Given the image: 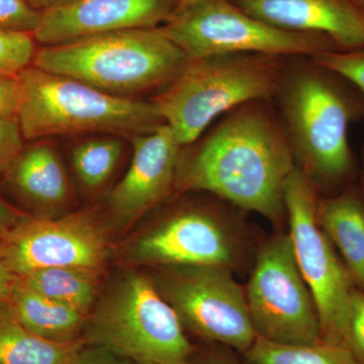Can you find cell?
I'll use <instances>...</instances> for the list:
<instances>
[{"label": "cell", "instance_id": "cell-4", "mask_svg": "<svg viewBox=\"0 0 364 364\" xmlns=\"http://www.w3.org/2000/svg\"><path fill=\"white\" fill-rule=\"evenodd\" d=\"M284 58L230 53L188 59L181 74L151 102L184 147L235 107L252 100H273Z\"/></svg>", "mask_w": 364, "mask_h": 364}, {"label": "cell", "instance_id": "cell-18", "mask_svg": "<svg viewBox=\"0 0 364 364\" xmlns=\"http://www.w3.org/2000/svg\"><path fill=\"white\" fill-rule=\"evenodd\" d=\"M83 346L38 336L18 320L6 299L0 301V364H73Z\"/></svg>", "mask_w": 364, "mask_h": 364}, {"label": "cell", "instance_id": "cell-11", "mask_svg": "<svg viewBox=\"0 0 364 364\" xmlns=\"http://www.w3.org/2000/svg\"><path fill=\"white\" fill-rule=\"evenodd\" d=\"M152 279L184 330L244 353L256 339L245 289L230 268L167 267Z\"/></svg>", "mask_w": 364, "mask_h": 364}, {"label": "cell", "instance_id": "cell-36", "mask_svg": "<svg viewBox=\"0 0 364 364\" xmlns=\"http://www.w3.org/2000/svg\"><path fill=\"white\" fill-rule=\"evenodd\" d=\"M360 2H361V4H363V6H364V0H360Z\"/></svg>", "mask_w": 364, "mask_h": 364}, {"label": "cell", "instance_id": "cell-6", "mask_svg": "<svg viewBox=\"0 0 364 364\" xmlns=\"http://www.w3.org/2000/svg\"><path fill=\"white\" fill-rule=\"evenodd\" d=\"M82 341L138 364H191L193 346L149 277L129 274L86 321Z\"/></svg>", "mask_w": 364, "mask_h": 364}, {"label": "cell", "instance_id": "cell-24", "mask_svg": "<svg viewBox=\"0 0 364 364\" xmlns=\"http://www.w3.org/2000/svg\"><path fill=\"white\" fill-rule=\"evenodd\" d=\"M317 63L344 76L364 98V49L356 51H330L312 57Z\"/></svg>", "mask_w": 364, "mask_h": 364}, {"label": "cell", "instance_id": "cell-28", "mask_svg": "<svg viewBox=\"0 0 364 364\" xmlns=\"http://www.w3.org/2000/svg\"><path fill=\"white\" fill-rule=\"evenodd\" d=\"M21 85L18 74H0V117H18Z\"/></svg>", "mask_w": 364, "mask_h": 364}, {"label": "cell", "instance_id": "cell-2", "mask_svg": "<svg viewBox=\"0 0 364 364\" xmlns=\"http://www.w3.org/2000/svg\"><path fill=\"white\" fill-rule=\"evenodd\" d=\"M273 102L296 166L318 195L358 182L348 131L364 119V98L350 81L312 57H286Z\"/></svg>", "mask_w": 364, "mask_h": 364}, {"label": "cell", "instance_id": "cell-35", "mask_svg": "<svg viewBox=\"0 0 364 364\" xmlns=\"http://www.w3.org/2000/svg\"><path fill=\"white\" fill-rule=\"evenodd\" d=\"M202 1V0H177L176 11H179L182 9H188V7L193 6V4H198V2Z\"/></svg>", "mask_w": 364, "mask_h": 364}, {"label": "cell", "instance_id": "cell-14", "mask_svg": "<svg viewBox=\"0 0 364 364\" xmlns=\"http://www.w3.org/2000/svg\"><path fill=\"white\" fill-rule=\"evenodd\" d=\"M131 166L109 196L112 213L133 221L167 198L174 189L182 148L167 124L133 139Z\"/></svg>", "mask_w": 364, "mask_h": 364}, {"label": "cell", "instance_id": "cell-13", "mask_svg": "<svg viewBox=\"0 0 364 364\" xmlns=\"http://www.w3.org/2000/svg\"><path fill=\"white\" fill-rule=\"evenodd\" d=\"M176 1L75 0L43 13L33 39L52 46L114 31L158 28L173 14Z\"/></svg>", "mask_w": 364, "mask_h": 364}, {"label": "cell", "instance_id": "cell-23", "mask_svg": "<svg viewBox=\"0 0 364 364\" xmlns=\"http://www.w3.org/2000/svg\"><path fill=\"white\" fill-rule=\"evenodd\" d=\"M31 33L0 30V74H18L28 67L35 57V43Z\"/></svg>", "mask_w": 364, "mask_h": 364}, {"label": "cell", "instance_id": "cell-34", "mask_svg": "<svg viewBox=\"0 0 364 364\" xmlns=\"http://www.w3.org/2000/svg\"><path fill=\"white\" fill-rule=\"evenodd\" d=\"M358 186L359 188V191H360L361 196H363L364 200V145L363 150V156H361V164L359 166V173L358 178Z\"/></svg>", "mask_w": 364, "mask_h": 364}, {"label": "cell", "instance_id": "cell-20", "mask_svg": "<svg viewBox=\"0 0 364 364\" xmlns=\"http://www.w3.org/2000/svg\"><path fill=\"white\" fill-rule=\"evenodd\" d=\"M100 274L85 268L49 267L18 277L46 298L87 315L97 296Z\"/></svg>", "mask_w": 364, "mask_h": 364}, {"label": "cell", "instance_id": "cell-8", "mask_svg": "<svg viewBox=\"0 0 364 364\" xmlns=\"http://www.w3.org/2000/svg\"><path fill=\"white\" fill-rule=\"evenodd\" d=\"M257 248L243 210L218 198L177 208L141 237L132 254L151 267L217 265L236 272L253 263Z\"/></svg>", "mask_w": 364, "mask_h": 364}, {"label": "cell", "instance_id": "cell-33", "mask_svg": "<svg viewBox=\"0 0 364 364\" xmlns=\"http://www.w3.org/2000/svg\"><path fill=\"white\" fill-rule=\"evenodd\" d=\"M14 215L6 203L0 200V231L14 222Z\"/></svg>", "mask_w": 364, "mask_h": 364}, {"label": "cell", "instance_id": "cell-1", "mask_svg": "<svg viewBox=\"0 0 364 364\" xmlns=\"http://www.w3.org/2000/svg\"><path fill=\"white\" fill-rule=\"evenodd\" d=\"M184 147L176 191L208 193L275 227L287 224L284 186L296 163L273 100L235 107L200 142Z\"/></svg>", "mask_w": 364, "mask_h": 364}, {"label": "cell", "instance_id": "cell-9", "mask_svg": "<svg viewBox=\"0 0 364 364\" xmlns=\"http://www.w3.org/2000/svg\"><path fill=\"white\" fill-rule=\"evenodd\" d=\"M318 196L310 179L294 167L284 186L287 232L294 257L317 306L321 340L348 347L349 313L356 287L318 225L316 215Z\"/></svg>", "mask_w": 364, "mask_h": 364}, {"label": "cell", "instance_id": "cell-17", "mask_svg": "<svg viewBox=\"0 0 364 364\" xmlns=\"http://www.w3.org/2000/svg\"><path fill=\"white\" fill-rule=\"evenodd\" d=\"M6 299L18 320L38 336L57 343L83 342L86 315L46 298L16 275Z\"/></svg>", "mask_w": 364, "mask_h": 364}, {"label": "cell", "instance_id": "cell-7", "mask_svg": "<svg viewBox=\"0 0 364 364\" xmlns=\"http://www.w3.org/2000/svg\"><path fill=\"white\" fill-rule=\"evenodd\" d=\"M157 28L188 59L230 53L314 57L340 51L327 36L270 25L242 11L232 0H202L174 11Z\"/></svg>", "mask_w": 364, "mask_h": 364}, {"label": "cell", "instance_id": "cell-12", "mask_svg": "<svg viewBox=\"0 0 364 364\" xmlns=\"http://www.w3.org/2000/svg\"><path fill=\"white\" fill-rule=\"evenodd\" d=\"M0 251L16 277L49 267L102 272L107 256L104 229L95 215L78 212L59 219H33L0 231Z\"/></svg>", "mask_w": 364, "mask_h": 364}, {"label": "cell", "instance_id": "cell-29", "mask_svg": "<svg viewBox=\"0 0 364 364\" xmlns=\"http://www.w3.org/2000/svg\"><path fill=\"white\" fill-rule=\"evenodd\" d=\"M73 364H138L104 347L85 345Z\"/></svg>", "mask_w": 364, "mask_h": 364}, {"label": "cell", "instance_id": "cell-21", "mask_svg": "<svg viewBox=\"0 0 364 364\" xmlns=\"http://www.w3.org/2000/svg\"><path fill=\"white\" fill-rule=\"evenodd\" d=\"M244 364H363L347 346L320 341L315 344H279L256 337L241 354Z\"/></svg>", "mask_w": 364, "mask_h": 364}, {"label": "cell", "instance_id": "cell-10", "mask_svg": "<svg viewBox=\"0 0 364 364\" xmlns=\"http://www.w3.org/2000/svg\"><path fill=\"white\" fill-rule=\"evenodd\" d=\"M244 289L256 336L279 344L322 341L317 306L289 232L279 230L259 243Z\"/></svg>", "mask_w": 364, "mask_h": 364}, {"label": "cell", "instance_id": "cell-30", "mask_svg": "<svg viewBox=\"0 0 364 364\" xmlns=\"http://www.w3.org/2000/svg\"><path fill=\"white\" fill-rule=\"evenodd\" d=\"M16 275L9 270L0 251V301L7 299Z\"/></svg>", "mask_w": 364, "mask_h": 364}, {"label": "cell", "instance_id": "cell-32", "mask_svg": "<svg viewBox=\"0 0 364 364\" xmlns=\"http://www.w3.org/2000/svg\"><path fill=\"white\" fill-rule=\"evenodd\" d=\"M196 364H239L232 358L231 356L228 355L227 353L223 352H214V353L207 354L203 356L202 359L198 360Z\"/></svg>", "mask_w": 364, "mask_h": 364}, {"label": "cell", "instance_id": "cell-31", "mask_svg": "<svg viewBox=\"0 0 364 364\" xmlns=\"http://www.w3.org/2000/svg\"><path fill=\"white\" fill-rule=\"evenodd\" d=\"M23 1L33 11L43 14L66 6L75 0H23Z\"/></svg>", "mask_w": 364, "mask_h": 364}, {"label": "cell", "instance_id": "cell-3", "mask_svg": "<svg viewBox=\"0 0 364 364\" xmlns=\"http://www.w3.org/2000/svg\"><path fill=\"white\" fill-rule=\"evenodd\" d=\"M188 58L157 28H128L45 46L33 66L117 97L171 83Z\"/></svg>", "mask_w": 364, "mask_h": 364}, {"label": "cell", "instance_id": "cell-16", "mask_svg": "<svg viewBox=\"0 0 364 364\" xmlns=\"http://www.w3.org/2000/svg\"><path fill=\"white\" fill-rule=\"evenodd\" d=\"M316 215L354 286L364 293V200L358 183L318 196Z\"/></svg>", "mask_w": 364, "mask_h": 364}, {"label": "cell", "instance_id": "cell-22", "mask_svg": "<svg viewBox=\"0 0 364 364\" xmlns=\"http://www.w3.org/2000/svg\"><path fill=\"white\" fill-rule=\"evenodd\" d=\"M122 152V144L114 139H93L74 148L72 162L81 182L97 188L111 176Z\"/></svg>", "mask_w": 364, "mask_h": 364}, {"label": "cell", "instance_id": "cell-5", "mask_svg": "<svg viewBox=\"0 0 364 364\" xmlns=\"http://www.w3.org/2000/svg\"><path fill=\"white\" fill-rule=\"evenodd\" d=\"M18 122L28 140L92 132L135 136L164 124L152 102L109 95L77 79L33 66L18 72Z\"/></svg>", "mask_w": 364, "mask_h": 364}, {"label": "cell", "instance_id": "cell-25", "mask_svg": "<svg viewBox=\"0 0 364 364\" xmlns=\"http://www.w3.org/2000/svg\"><path fill=\"white\" fill-rule=\"evenodd\" d=\"M41 16L23 0H0V30L33 33L39 26Z\"/></svg>", "mask_w": 364, "mask_h": 364}, {"label": "cell", "instance_id": "cell-15", "mask_svg": "<svg viewBox=\"0 0 364 364\" xmlns=\"http://www.w3.org/2000/svg\"><path fill=\"white\" fill-rule=\"evenodd\" d=\"M242 11L294 32L322 33L340 51L364 49L360 0H232Z\"/></svg>", "mask_w": 364, "mask_h": 364}, {"label": "cell", "instance_id": "cell-26", "mask_svg": "<svg viewBox=\"0 0 364 364\" xmlns=\"http://www.w3.org/2000/svg\"><path fill=\"white\" fill-rule=\"evenodd\" d=\"M23 138L18 117H0V173L9 170L23 150Z\"/></svg>", "mask_w": 364, "mask_h": 364}, {"label": "cell", "instance_id": "cell-27", "mask_svg": "<svg viewBox=\"0 0 364 364\" xmlns=\"http://www.w3.org/2000/svg\"><path fill=\"white\" fill-rule=\"evenodd\" d=\"M347 345L364 364V293L358 289L351 298Z\"/></svg>", "mask_w": 364, "mask_h": 364}, {"label": "cell", "instance_id": "cell-19", "mask_svg": "<svg viewBox=\"0 0 364 364\" xmlns=\"http://www.w3.org/2000/svg\"><path fill=\"white\" fill-rule=\"evenodd\" d=\"M9 170L16 188L33 202L56 205L68 196L65 171L58 155L48 143L21 151Z\"/></svg>", "mask_w": 364, "mask_h": 364}]
</instances>
